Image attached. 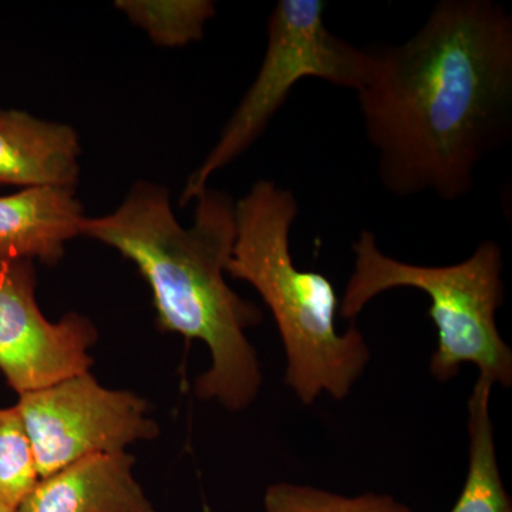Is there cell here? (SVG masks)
Instances as JSON below:
<instances>
[{
	"instance_id": "1",
	"label": "cell",
	"mask_w": 512,
	"mask_h": 512,
	"mask_svg": "<svg viewBox=\"0 0 512 512\" xmlns=\"http://www.w3.org/2000/svg\"><path fill=\"white\" fill-rule=\"evenodd\" d=\"M372 52L357 92L380 183L457 201L512 134V16L493 0H443L402 45Z\"/></svg>"
},
{
	"instance_id": "2",
	"label": "cell",
	"mask_w": 512,
	"mask_h": 512,
	"mask_svg": "<svg viewBox=\"0 0 512 512\" xmlns=\"http://www.w3.org/2000/svg\"><path fill=\"white\" fill-rule=\"evenodd\" d=\"M194 201V221L185 228L167 187L137 181L116 210L84 218L80 235L137 266L153 292L160 328L201 340L210 350L211 367L198 377L195 394L239 412L254 403L262 386L247 336L262 322V311L225 279L237 238V201L210 187Z\"/></svg>"
},
{
	"instance_id": "3",
	"label": "cell",
	"mask_w": 512,
	"mask_h": 512,
	"mask_svg": "<svg viewBox=\"0 0 512 512\" xmlns=\"http://www.w3.org/2000/svg\"><path fill=\"white\" fill-rule=\"evenodd\" d=\"M291 190L259 180L237 201V238L227 275L254 286L272 313L286 353L285 383L305 406L323 393L345 399L370 362L362 332L336 329L340 301L325 275L293 262Z\"/></svg>"
},
{
	"instance_id": "4",
	"label": "cell",
	"mask_w": 512,
	"mask_h": 512,
	"mask_svg": "<svg viewBox=\"0 0 512 512\" xmlns=\"http://www.w3.org/2000/svg\"><path fill=\"white\" fill-rule=\"evenodd\" d=\"M352 248L355 265L340 299V318L356 319L367 303L384 292L417 289L430 298L429 315L439 338L430 362L433 376L447 382L460 366L471 363L494 386H511L512 352L497 326L505 291L503 251L497 242H481L466 261L447 266L392 258L366 229Z\"/></svg>"
},
{
	"instance_id": "5",
	"label": "cell",
	"mask_w": 512,
	"mask_h": 512,
	"mask_svg": "<svg viewBox=\"0 0 512 512\" xmlns=\"http://www.w3.org/2000/svg\"><path fill=\"white\" fill-rule=\"evenodd\" d=\"M322 0H279L266 25V49L254 82L204 161L188 178L180 205L190 204L212 175L224 170L264 134L293 87L306 77L359 92L372 70L370 50L336 36L325 22Z\"/></svg>"
},
{
	"instance_id": "6",
	"label": "cell",
	"mask_w": 512,
	"mask_h": 512,
	"mask_svg": "<svg viewBox=\"0 0 512 512\" xmlns=\"http://www.w3.org/2000/svg\"><path fill=\"white\" fill-rule=\"evenodd\" d=\"M40 478L96 454L126 451L160 434L137 394L101 386L90 372L20 394L16 403Z\"/></svg>"
},
{
	"instance_id": "7",
	"label": "cell",
	"mask_w": 512,
	"mask_h": 512,
	"mask_svg": "<svg viewBox=\"0 0 512 512\" xmlns=\"http://www.w3.org/2000/svg\"><path fill=\"white\" fill-rule=\"evenodd\" d=\"M36 284L32 261L0 262V372L19 396L90 372L97 340L96 326L79 313L46 319Z\"/></svg>"
},
{
	"instance_id": "8",
	"label": "cell",
	"mask_w": 512,
	"mask_h": 512,
	"mask_svg": "<svg viewBox=\"0 0 512 512\" xmlns=\"http://www.w3.org/2000/svg\"><path fill=\"white\" fill-rule=\"evenodd\" d=\"M126 451L82 458L40 478L16 512H157Z\"/></svg>"
},
{
	"instance_id": "9",
	"label": "cell",
	"mask_w": 512,
	"mask_h": 512,
	"mask_svg": "<svg viewBox=\"0 0 512 512\" xmlns=\"http://www.w3.org/2000/svg\"><path fill=\"white\" fill-rule=\"evenodd\" d=\"M86 218L74 187H30L0 195V262L55 266Z\"/></svg>"
},
{
	"instance_id": "10",
	"label": "cell",
	"mask_w": 512,
	"mask_h": 512,
	"mask_svg": "<svg viewBox=\"0 0 512 512\" xmlns=\"http://www.w3.org/2000/svg\"><path fill=\"white\" fill-rule=\"evenodd\" d=\"M80 156L79 134L69 124L0 110V185L76 188Z\"/></svg>"
},
{
	"instance_id": "11",
	"label": "cell",
	"mask_w": 512,
	"mask_h": 512,
	"mask_svg": "<svg viewBox=\"0 0 512 512\" xmlns=\"http://www.w3.org/2000/svg\"><path fill=\"white\" fill-rule=\"evenodd\" d=\"M494 384L478 377L468 402L470 464L466 484L451 512H512L498 467L490 399Z\"/></svg>"
},
{
	"instance_id": "12",
	"label": "cell",
	"mask_w": 512,
	"mask_h": 512,
	"mask_svg": "<svg viewBox=\"0 0 512 512\" xmlns=\"http://www.w3.org/2000/svg\"><path fill=\"white\" fill-rule=\"evenodd\" d=\"M158 46L180 47L200 42L215 16L211 0H119L114 3Z\"/></svg>"
},
{
	"instance_id": "13",
	"label": "cell",
	"mask_w": 512,
	"mask_h": 512,
	"mask_svg": "<svg viewBox=\"0 0 512 512\" xmlns=\"http://www.w3.org/2000/svg\"><path fill=\"white\" fill-rule=\"evenodd\" d=\"M39 481L35 450L18 407L0 409V505L18 510Z\"/></svg>"
},
{
	"instance_id": "14",
	"label": "cell",
	"mask_w": 512,
	"mask_h": 512,
	"mask_svg": "<svg viewBox=\"0 0 512 512\" xmlns=\"http://www.w3.org/2000/svg\"><path fill=\"white\" fill-rule=\"evenodd\" d=\"M264 512H412L387 495L357 497L289 483L271 485L264 497Z\"/></svg>"
},
{
	"instance_id": "15",
	"label": "cell",
	"mask_w": 512,
	"mask_h": 512,
	"mask_svg": "<svg viewBox=\"0 0 512 512\" xmlns=\"http://www.w3.org/2000/svg\"><path fill=\"white\" fill-rule=\"evenodd\" d=\"M0 512H16L15 510H10V508L3 507L0 505Z\"/></svg>"
}]
</instances>
